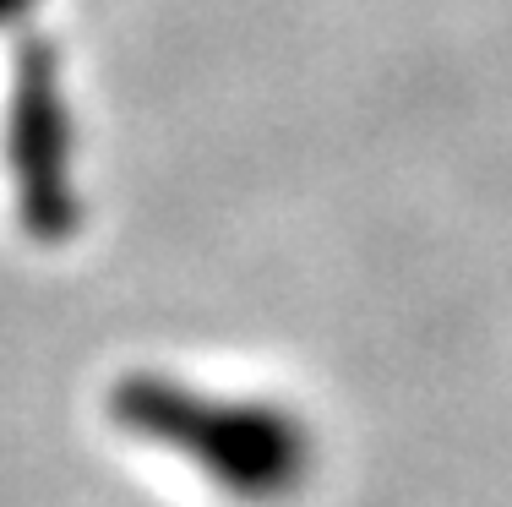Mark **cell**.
Returning a JSON list of instances; mask_svg holds the SVG:
<instances>
[{
    "instance_id": "7a4b0ae2",
    "label": "cell",
    "mask_w": 512,
    "mask_h": 507,
    "mask_svg": "<svg viewBox=\"0 0 512 507\" xmlns=\"http://www.w3.org/2000/svg\"><path fill=\"white\" fill-rule=\"evenodd\" d=\"M0 169H6L22 235L33 246H71L88 208L77 180V115H71L66 60L55 33H17L6 104H0Z\"/></svg>"
},
{
    "instance_id": "6da1fadb",
    "label": "cell",
    "mask_w": 512,
    "mask_h": 507,
    "mask_svg": "<svg viewBox=\"0 0 512 507\" xmlns=\"http://www.w3.org/2000/svg\"><path fill=\"white\" fill-rule=\"evenodd\" d=\"M104 415L126 442L186 464L240 507L295 502L322 464V437L289 398L224 393L153 366L109 382Z\"/></svg>"
},
{
    "instance_id": "3957f363",
    "label": "cell",
    "mask_w": 512,
    "mask_h": 507,
    "mask_svg": "<svg viewBox=\"0 0 512 507\" xmlns=\"http://www.w3.org/2000/svg\"><path fill=\"white\" fill-rule=\"evenodd\" d=\"M44 0H0V33H22L33 17H39Z\"/></svg>"
}]
</instances>
